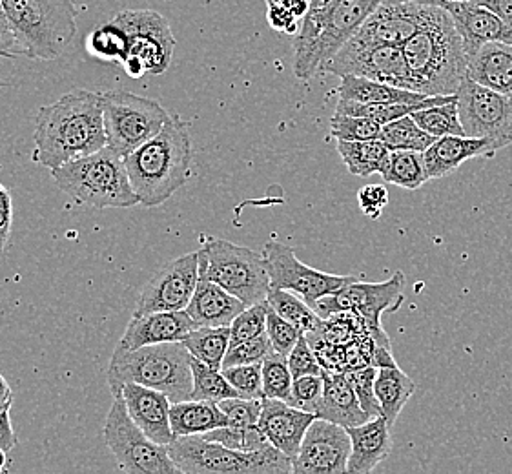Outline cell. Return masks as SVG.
I'll return each instance as SVG.
<instances>
[{
    "label": "cell",
    "mask_w": 512,
    "mask_h": 474,
    "mask_svg": "<svg viewBox=\"0 0 512 474\" xmlns=\"http://www.w3.org/2000/svg\"><path fill=\"white\" fill-rule=\"evenodd\" d=\"M101 99L103 93L77 88L42 106L35 117L33 161L52 172L108 145Z\"/></svg>",
    "instance_id": "6da1fadb"
},
{
    "label": "cell",
    "mask_w": 512,
    "mask_h": 474,
    "mask_svg": "<svg viewBox=\"0 0 512 474\" xmlns=\"http://www.w3.org/2000/svg\"><path fill=\"white\" fill-rule=\"evenodd\" d=\"M77 35V0H0V57L55 61Z\"/></svg>",
    "instance_id": "7a4b0ae2"
},
{
    "label": "cell",
    "mask_w": 512,
    "mask_h": 474,
    "mask_svg": "<svg viewBox=\"0 0 512 474\" xmlns=\"http://www.w3.org/2000/svg\"><path fill=\"white\" fill-rule=\"evenodd\" d=\"M139 203L159 207L192 177L190 123L170 114L163 130L124 157Z\"/></svg>",
    "instance_id": "3957f363"
},
{
    "label": "cell",
    "mask_w": 512,
    "mask_h": 474,
    "mask_svg": "<svg viewBox=\"0 0 512 474\" xmlns=\"http://www.w3.org/2000/svg\"><path fill=\"white\" fill-rule=\"evenodd\" d=\"M401 48L414 92L423 95H454L458 92L467 75L469 57L449 11L443 6L438 15Z\"/></svg>",
    "instance_id": "277c9868"
},
{
    "label": "cell",
    "mask_w": 512,
    "mask_h": 474,
    "mask_svg": "<svg viewBox=\"0 0 512 474\" xmlns=\"http://www.w3.org/2000/svg\"><path fill=\"white\" fill-rule=\"evenodd\" d=\"M383 0H334L310 8L294 37V73L310 81L358 33Z\"/></svg>",
    "instance_id": "5b68a950"
},
{
    "label": "cell",
    "mask_w": 512,
    "mask_h": 474,
    "mask_svg": "<svg viewBox=\"0 0 512 474\" xmlns=\"http://www.w3.org/2000/svg\"><path fill=\"white\" fill-rule=\"evenodd\" d=\"M190 356L183 341L144 345L132 351L117 345L106 376L110 391L117 394L124 383H139L164 392L172 403L186 402L194 387Z\"/></svg>",
    "instance_id": "8992f818"
},
{
    "label": "cell",
    "mask_w": 512,
    "mask_h": 474,
    "mask_svg": "<svg viewBox=\"0 0 512 474\" xmlns=\"http://www.w3.org/2000/svg\"><path fill=\"white\" fill-rule=\"evenodd\" d=\"M52 177L66 196L93 208H132L139 197L132 188L126 163L112 146L52 170Z\"/></svg>",
    "instance_id": "52a82bcc"
},
{
    "label": "cell",
    "mask_w": 512,
    "mask_h": 474,
    "mask_svg": "<svg viewBox=\"0 0 512 474\" xmlns=\"http://www.w3.org/2000/svg\"><path fill=\"white\" fill-rule=\"evenodd\" d=\"M166 447L183 474L292 473V460L272 444L246 453L206 440L203 434H190L175 436Z\"/></svg>",
    "instance_id": "ba28073f"
},
{
    "label": "cell",
    "mask_w": 512,
    "mask_h": 474,
    "mask_svg": "<svg viewBox=\"0 0 512 474\" xmlns=\"http://www.w3.org/2000/svg\"><path fill=\"white\" fill-rule=\"evenodd\" d=\"M199 276L221 285L246 307L263 303L272 289L263 254L216 237L199 248Z\"/></svg>",
    "instance_id": "9c48e42d"
},
{
    "label": "cell",
    "mask_w": 512,
    "mask_h": 474,
    "mask_svg": "<svg viewBox=\"0 0 512 474\" xmlns=\"http://www.w3.org/2000/svg\"><path fill=\"white\" fill-rule=\"evenodd\" d=\"M104 442L117 464L130 474L179 473L166 445L155 444L132 420L126 409L123 392L113 394L110 413L104 422Z\"/></svg>",
    "instance_id": "30bf717a"
},
{
    "label": "cell",
    "mask_w": 512,
    "mask_h": 474,
    "mask_svg": "<svg viewBox=\"0 0 512 474\" xmlns=\"http://www.w3.org/2000/svg\"><path fill=\"white\" fill-rule=\"evenodd\" d=\"M101 104L108 146L123 157L159 134L170 119V114L154 99L124 90L104 92Z\"/></svg>",
    "instance_id": "8fae6325"
},
{
    "label": "cell",
    "mask_w": 512,
    "mask_h": 474,
    "mask_svg": "<svg viewBox=\"0 0 512 474\" xmlns=\"http://www.w3.org/2000/svg\"><path fill=\"white\" fill-rule=\"evenodd\" d=\"M403 285H405L403 272H396L392 278L381 283L354 281L338 292L318 299L314 309L323 320L338 312H356L367 320L378 345H390L387 332L381 329V316L385 312L400 309L403 301V294H401Z\"/></svg>",
    "instance_id": "7c38bea8"
},
{
    "label": "cell",
    "mask_w": 512,
    "mask_h": 474,
    "mask_svg": "<svg viewBox=\"0 0 512 474\" xmlns=\"http://www.w3.org/2000/svg\"><path fill=\"white\" fill-rule=\"evenodd\" d=\"M440 10V0H383L349 44L403 46L414 33L427 26Z\"/></svg>",
    "instance_id": "4fadbf2b"
},
{
    "label": "cell",
    "mask_w": 512,
    "mask_h": 474,
    "mask_svg": "<svg viewBox=\"0 0 512 474\" xmlns=\"http://www.w3.org/2000/svg\"><path fill=\"white\" fill-rule=\"evenodd\" d=\"M263 258L267 263L270 287L290 290L305 299L312 307L316 305L318 299L334 294L350 283L358 281L356 276L327 274L318 268L308 267L297 259L294 248L279 241H268L263 248Z\"/></svg>",
    "instance_id": "5bb4252c"
},
{
    "label": "cell",
    "mask_w": 512,
    "mask_h": 474,
    "mask_svg": "<svg viewBox=\"0 0 512 474\" xmlns=\"http://www.w3.org/2000/svg\"><path fill=\"white\" fill-rule=\"evenodd\" d=\"M113 21L128 33L130 48L126 59H137L148 75H161L168 70L175 50V37L168 19L157 11L124 10L117 13Z\"/></svg>",
    "instance_id": "9a60e30c"
},
{
    "label": "cell",
    "mask_w": 512,
    "mask_h": 474,
    "mask_svg": "<svg viewBox=\"0 0 512 474\" xmlns=\"http://www.w3.org/2000/svg\"><path fill=\"white\" fill-rule=\"evenodd\" d=\"M323 72L332 75H359L379 83L392 84L398 88L412 90L409 68L401 46L378 44V46H354L345 44L330 61ZM414 92V90H412Z\"/></svg>",
    "instance_id": "2e32d148"
},
{
    "label": "cell",
    "mask_w": 512,
    "mask_h": 474,
    "mask_svg": "<svg viewBox=\"0 0 512 474\" xmlns=\"http://www.w3.org/2000/svg\"><path fill=\"white\" fill-rule=\"evenodd\" d=\"M458 114L467 137L494 143L512 121V99L476 83L467 73L456 92Z\"/></svg>",
    "instance_id": "e0dca14e"
},
{
    "label": "cell",
    "mask_w": 512,
    "mask_h": 474,
    "mask_svg": "<svg viewBox=\"0 0 512 474\" xmlns=\"http://www.w3.org/2000/svg\"><path fill=\"white\" fill-rule=\"evenodd\" d=\"M352 440L347 427L316 418L292 460L294 474L347 473Z\"/></svg>",
    "instance_id": "ac0fdd59"
},
{
    "label": "cell",
    "mask_w": 512,
    "mask_h": 474,
    "mask_svg": "<svg viewBox=\"0 0 512 474\" xmlns=\"http://www.w3.org/2000/svg\"><path fill=\"white\" fill-rule=\"evenodd\" d=\"M199 283V250L170 261L144 285L134 314L186 310Z\"/></svg>",
    "instance_id": "d6986e66"
},
{
    "label": "cell",
    "mask_w": 512,
    "mask_h": 474,
    "mask_svg": "<svg viewBox=\"0 0 512 474\" xmlns=\"http://www.w3.org/2000/svg\"><path fill=\"white\" fill-rule=\"evenodd\" d=\"M441 6L449 11L463 39L467 57L474 55L487 42L512 44V26L480 4L472 0H441Z\"/></svg>",
    "instance_id": "ffe728a7"
},
{
    "label": "cell",
    "mask_w": 512,
    "mask_h": 474,
    "mask_svg": "<svg viewBox=\"0 0 512 474\" xmlns=\"http://www.w3.org/2000/svg\"><path fill=\"white\" fill-rule=\"evenodd\" d=\"M316 418V414L301 411L283 400L263 398L257 425L270 444L287 454L290 460H294L301 449L308 427Z\"/></svg>",
    "instance_id": "44dd1931"
},
{
    "label": "cell",
    "mask_w": 512,
    "mask_h": 474,
    "mask_svg": "<svg viewBox=\"0 0 512 474\" xmlns=\"http://www.w3.org/2000/svg\"><path fill=\"white\" fill-rule=\"evenodd\" d=\"M121 392L132 420L143 429L148 438L161 445H168L174 440L170 423L172 402L164 392L139 383H124Z\"/></svg>",
    "instance_id": "7402d4cb"
},
{
    "label": "cell",
    "mask_w": 512,
    "mask_h": 474,
    "mask_svg": "<svg viewBox=\"0 0 512 474\" xmlns=\"http://www.w3.org/2000/svg\"><path fill=\"white\" fill-rule=\"evenodd\" d=\"M197 329L186 310H159L150 314H134L124 330L119 347L139 349L144 345L181 341L186 332Z\"/></svg>",
    "instance_id": "603a6c76"
},
{
    "label": "cell",
    "mask_w": 512,
    "mask_h": 474,
    "mask_svg": "<svg viewBox=\"0 0 512 474\" xmlns=\"http://www.w3.org/2000/svg\"><path fill=\"white\" fill-rule=\"evenodd\" d=\"M494 155L491 139H474L467 135L438 137L425 152L423 161L429 179L451 176L463 163L474 157Z\"/></svg>",
    "instance_id": "cb8c5ba5"
},
{
    "label": "cell",
    "mask_w": 512,
    "mask_h": 474,
    "mask_svg": "<svg viewBox=\"0 0 512 474\" xmlns=\"http://www.w3.org/2000/svg\"><path fill=\"white\" fill-rule=\"evenodd\" d=\"M245 309L246 305L241 299L214 281L199 276L197 289L186 312L197 327H230Z\"/></svg>",
    "instance_id": "d4e9b609"
},
{
    "label": "cell",
    "mask_w": 512,
    "mask_h": 474,
    "mask_svg": "<svg viewBox=\"0 0 512 474\" xmlns=\"http://www.w3.org/2000/svg\"><path fill=\"white\" fill-rule=\"evenodd\" d=\"M352 440L347 473L369 474L378 467L392 451L390 425L383 416L372 418L369 422L361 423L347 429Z\"/></svg>",
    "instance_id": "484cf974"
},
{
    "label": "cell",
    "mask_w": 512,
    "mask_h": 474,
    "mask_svg": "<svg viewBox=\"0 0 512 474\" xmlns=\"http://www.w3.org/2000/svg\"><path fill=\"white\" fill-rule=\"evenodd\" d=\"M323 376L325 389L316 416L347 429L369 422V414L363 411L345 372H325Z\"/></svg>",
    "instance_id": "4316f807"
},
{
    "label": "cell",
    "mask_w": 512,
    "mask_h": 474,
    "mask_svg": "<svg viewBox=\"0 0 512 474\" xmlns=\"http://www.w3.org/2000/svg\"><path fill=\"white\" fill-rule=\"evenodd\" d=\"M467 73L476 83L512 99V44L487 42L469 57Z\"/></svg>",
    "instance_id": "83f0119b"
},
{
    "label": "cell",
    "mask_w": 512,
    "mask_h": 474,
    "mask_svg": "<svg viewBox=\"0 0 512 474\" xmlns=\"http://www.w3.org/2000/svg\"><path fill=\"white\" fill-rule=\"evenodd\" d=\"M170 423L174 436L205 434L228 425V418L219 403L205 400H186L172 403Z\"/></svg>",
    "instance_id": "f1b7e54d"
},
{
    "label": "cell",
    "mask_w": 512,
    "mask_h": 474,
    "mask_svg": "<svg viewBox=\"0 0 512 474\" xmlns=\"http://www.w3.org/2000/svg\"><path fill=\"white\" fill-rule=\"evenodd\" d=\"M338 93L339 99H349L358 103H420L423 99L431 97L359 75H343Z\"/></svg>",
    "instance_id": "f546056e"
},
{
    "label": "cell",
    "mask_w": 512,
    "mask_h": 474,
    "mask_svg": "<svg viewBox=\"0 0 512 474\" xmlns=\"http://www.w3.org/2000/svg\"><path fill=\"white\" fill-rule=\"evenodd\" d=\"M374 387H376V396L381 407V416L392 427L403 411V407L409 402L410 396L416 391V383L401 371L400 365H394V367H379Z\"/></svg>",
    "instance_id": "4dcf8cb0"
},
{
    "label": "cell",
    "mask_w": 512,
    "mask_h": 474,
    "mask_svg": "<svg viewBox=\"0 0 512 474\" xmlns=\"http://www.w3.org/2000/svg\"><path fill=\"white\" fill-rule=\"evenodd\" d=\"M338 154L352 176L369 177L385 170L390 148L381 139L338 141Z\"/></svg>",
    "instance_id": "1f68e13d"
},
{
    "label": "cell",
    "mask_w": 512,
    "mask_h": 474,
    "mask_svg": "<svg viewBox=\"0 0 512 474\" xmlns=\"http://www.w3.org/2000/svg\"><path fill=\"white\" fill-rule=\"evenodd\" d=\"M188 352L214 369H223V360L230 347V327H197L183 336Z\"/></svg>",
    "instance_id": "d6a6232c"
},
{
    "label": "cell",
    "mask_w": 512,
    "mask_h": 474,
    "mask_svg": "<svg viewBox=\"0 0 512 474\" xmlns=\"http://www.w3.org/2000/svg\"><path fill=\"white\" fill-rule=\"evenodd\" d=\"M381 179L390 185L401 186L407 190H418L429 181L427 168L421 152L412 150H394L390 152Z\"/></svg>",
    "instance_id": "836d02e7"
},
{
    "label": "cell",
    "mask_w": 512,
    "mask_h": 474,
    "mask_svg": "<svg viewBox=\"0 0 512 474\" xmlns=\"http://www.w3.org/2000/svg\"><path fill=\"white\" fill-rule=\"evenodd\" d=\"M267 303L276 310L279 316L296 325L303 334L314 332L323 325V318L319 316L316 309L307 303L301 296L285 289L268 290Z\"/></svg>",
    "instance_id": "e575fe53"
},
{
    "label": "cell",
    "mask_w": 512,
    "mask_h": 474,
    "mask_svg": "<svg viewBox=\"0 0 512 474\" xmlns=\"http://www.w3.org/2000/svg\"><path fill=\"white\" fill-rule=\"evenodd\" d=\"M379 139L389 146L390 152L412 150V152L423 154L438 137L425 132L420 124L412 119V115H405L396 121L383 124Z\"/></svg>",
    "instance_id": "d590c367"
},
{
    "label": "cell",
    "mask_w": 512,
    "mask_h": 474,
    "mask_svg": "<svg viewBox=\"0 0 512 474\" xmlns=\"http://www.w3.org/2000/svg\"><path fill=\"white\" fill-rule=\"evenodd\" d=\"M190 369H192V378H194L190 400L219 403L239 396L236 389L226 380L221 369H214L194 356H190Z\"/></svg>",
    "instance_id": "8d00e7d4"
},
{
    "label": "cell",
    "mask_w": 512,
    "mask_h": 474,
    "mask_svg": "<svg viewBox=\"0 0 512 474\" xmlns=\"http://www.w3.org/2000/svg\"><path fill=\"white\" fill-rule=\"evenodd\" d=\"M128 33L117 22H106L93 30L86 41V50L93 57L106 62H121L128 57Z\"/></svg>",
    "instance_id": "74e56055"
},
{
    "label": "cell",
    "mask_w": 512,
    "mask_h": 474,
    "mask_svg": "<svg viewBox=\"0 0 512 474\" xmlns=\"http://www.w3.org/2000/svg\"><path fill=\"white\" fill-rule=\"evenodd\" d=\"M458 101V99H456ZM451 101L447 104H438L431 108H423L418 112H412V119L420 124L425 132L434 137H445V135H465L461 126L458 104Z\"/></svg>",
    "instance_id": "f35d334b"
},
{
    "label": "cell",
    "mask_w": 512,
    "mask_h": 474,
    "mask_svg": "<svg viewBox=\"0 0 512 474\" xmlns=\"http://www.w3.org/2000/svg\"><path fill=\"white\" fill-rule=\"evenodd\" d=\"M263 367V394L265 398H276L288 402L292 394L294 376L288 367L287 356L272 351L261 363Z\"/></svg>",
    "instance_id": "ab89813d"
},
{
    "label": "cell",
    "mask_w": 512,
    "mask_h": 474,
    "mask_svg": "<svg viewBox=\"0 0 512 474\" xmlns=\"http://www.w3.org/2000/svg\"><path fill=\"white\" fill-rule=\"evenodd\" d=\"M381 124L370 117L334 114L330 121V135L338 141H369L379 139Z\"/></svg>",
    "instance_id": "60d3db41"
},
{
    "label": "cell",
    "mask_w": 512,
    "mask_h": 474,
    "mask_svg": "<svg viewBox=\"0 0 512 474\" xmlns=\"http://www.w3.org/2000/svg\"><path fill=\"white\" fill-rule=\"evenodd\" d=\"M226 380L236 389L239 398L246 400H263V367L261 363L234 365L221 369Z\"/></svg>",
    "instance_id": "b9f144b4"
},
{
    "label": "cell",
    "mask_w": 512,
    "mask_h": 474,
    "mask_svg": "<svg viewBox=\"0 0 512 474\" xmlns=\"http://www.w3.org/2000/svg\"><path fill=\"white\" fill-rule=\"evenodd\" d=\"M267 299L246 307L230 325V347L267 332Z\"/></svg>",
    "instance_id": "7bdbcfd3"
},
{
    "label": "cell",
    "mask_w": 512,
    "mask_h": 474,
    "mask_svg": "<svg viewBox=\"0 0 512 474\" xmlns=\"http://www.w3.org/2000/svg\"><path fill=\"white\" fill-rule=\"evenodd\" d=\"M376 374H378V367L369 365L363 369H352V371L345 372L347 380H349L352 389L358 396L359 403L363 407V411L369 414L370 420L381 416V407H379L378 396H376Z\"/></svg>",
    "instance_id": "ee69618b"
},
{
    "label": "cell",
    "mask_w": 512,
    "mask_h": 474,
    "mask_svg": "<svg viewBox=\"0 0 512 474\" xmlns=\"http://www.w3.org/2000/svg\"><path fill=\"white\" fill-rule=\"evenodd\" d=\"M323 389H325V376L323 374H307L294 378L292 383V394L288 403L294 405L301 411L316 414L319 402L323 398Z\"/></svg>",
    "instance_id": "f6af8a7d"
},
{
    "label": "cell",
    "mask_w": 512,
    "mask_h": 474,
    "mask_svg": "<svg viewBox=\"0 0 512 474\" xmlns=\"http://www.w3.org/2000/svg\"><path fill=\"white\" fill-rule=\"evenodd\" d=\"M219 407L228 418V427L237 431H248L256 427L261 416L263 400H246V398H228L219 402Z\"/></svg>",
    "instance_id": "bcb514c9"
},
{
    "label": "cell",
    "mask_w": 512,
    "mask_h": 474,
    "mask_svg": "<svg viewBox=\"0 0 512 474\" xmlns=\"http://www.w3.org/2000/svg\"><path fill=\"white\" fill-rule=\"evenodd\" d=\"M274 351L267 332L252 338V340L243 341L228 347L225 360H223V369L234 367V365H250V363H263L270 352Z\"/></svg>",
    "instance_id": "7dc6e473"
},
{
    "label": "cell",
    "mask_w": 512,
    "mask_h": 474,
    "mask_svg": "<svg viewBox=\"0 0 512 474\" xmlns=\"http://www.w3.org/2000/svg\"><path fill=\"white\" fill-rule=\"evenodd\" d=\"M267 334L274 351L283 354V356H288L292 349L296 347L299 338L303 336V332L297 329L296 325H292L283 316H279L270 305L267 309Z\"/></svg>",
    "instance_id": "c3c4849f"
},
{
    "label": "cell",
    "mask_w": 512,
    "mask_h": 474,
    "mask_svg": "<svg viewBox=\"0 0 512 474\" xmlns=\"http://www.w3.org/2000/svg\"><path fill=\"white\" fill-rule=\"evenodd\" d=\"M287 360L294 378L307 376V374H325L323 367L319 365L318 358H316V352L310 347L305 334L299 338L296 347L288 354Z\"/></svg>",
    "instance_id": "681fc988"
},
{
    "label": "cell",
    "mask_w": 512,
    "mask_h": 474,
    "mask_svg": "<svg viewBox=\"0 0 512 474\" xmlns=\"http://www.w3.org/2000/svg\"><path fill=\"white\" fill-rule=\"evenodd\" d=\"M358 203L365 216L378 219L385 207L389 205V192L385 185L363 186L358 192Z\"/></svg>",
    "instance_id": "f907efd6"
},
{
    "label": "cell",
    "mask_w": 512,
    "mask_h": 474,
    "mask_svg": "<svg viewBox=\"0 0 512 474\" xmlns=\"http://www.w3.org/2000/svg\"><path fill=\"white\" fill-rule=\"evenodd\" d=\"M11 225H13V197L8 188L0 183V254L10 241Z\"/></svg>",
    "instance_id": "816d5d0a"
},
{
    "label": "cell",
    "mask_w": 512,
    "mask_h": 474,
    "mask_svg": "<svg viewBox=\"0 0 512 474\" xmlns=\"http://www.w3.org/2000/svg\"><path fill=\"white\" fill-rule=\"evenodd\" d=\"M10 409L11 405L0 407V449L6 453H10L17 445V436L11 427Z\"/></svg>",
    "instance_id": "f5cc1de1"
},
{
    "label": "cell",
    "mask_w": 512,
    "mask_h": 474,
    "mask_svg": "<svg viewBox=\"0 0 512 474\" xmlns=\"http://www.w3.org/2000/svg\"><path fill=\"white\" fill-rule=\"evenodd\" d=\"M512 26V0H472Z\"/></svg>",
    "instance_id": "db71d44e"
},
{
    "label": "cell",
    "mask_w": 512,
    "mask_h": 474,
    "mask_svg": "<svg viewBox=\"0 0 512 474\" xmlns=\"http://www.w3.org/2000/svg\"><path fill=\"white\" fill-rule=\"evenodd\" d=\"M13 403V391L10 385L4 380V376L0 374V407H6Z\"/></svg>",
    "instance_id": "11a10c76"
},
{
    "label": "cell",
    "mask_w": 512,
    "mask_h": 474,
    "mask_svg": "<svg viewBox=\"0 0 512 474\" xmlns=\"http://www.w3.org/2000/svg\"><path fill=\"white\" fill-rule=\"evenodd\" d=\"M509 145H512V121L511 124L505 128V132L492 143V150H494V154H496L498 150H502V148Z\"/></svg>",
    "instance_id": "9f6ffc18"
},
{
    "label": "cell",
    "mask_w": 512,
    "mask_h": 474,
    "mask_svg": "<svg viewBox=\"0 0 512 474\" xmlns=\"http://www.w3.org/2000/svg\"><path fill=\"white\" fill-rule=\"evenodd\" d=\"M330 2H334V0H312L310 8H321V6H327Z\"/></svg>",
    "instance_id": "6f0895ef"
},
{
    "label": "cell",
    "mask_w": 512,
    "mask_h": 474,
    "mask_svg": "<svg viewBox=\"0 0 512 474\" xmlns=\"http://www.w3.org/2000/svg\"><path fill=\"white\" fill-rule=\"evenodd\" d=\"M281 2H285V0H267L268 6H276V4H281Z\"/></svg>",
    "instance_id": "680465c9"
},
{
    "label": "cell",
    "mask_w": 512,
    "mask_h": 474,
    "mask_svg": "<svg viewBox=\"0 0 512 474\" xmlns=\"http://www.w3.org/2000/svg\"><path fill=\"white\" fill-rule=\"evenodd\" d=\"M0 473H6V469H4V467H2V465H0Z\"/></svg>",
    "instance_id": "91938a15"
}]
</instances>
